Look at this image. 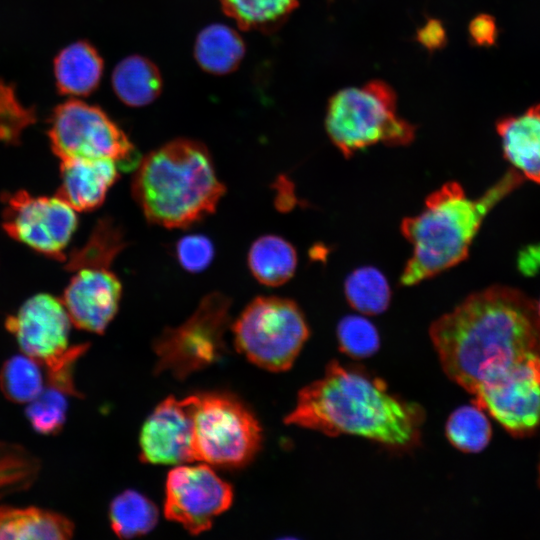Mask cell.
Returning <instances> with one entry per match:
<instances>
[{
    "mask_svg": "<svg viewBox=\"0 0 540 540\" xmlns=\"http://www.w3.org/2000/svg\"><path fill=\"white\" fill-rule=\"evenodd\" d=\"M429 334L445 374L471 394L522 358L540 354L537 304L508 286L469 295L435 320Z\"/></svg>",
    "mask_w": 540,
    "mask_h": 540,
    "instance_id": "cell-1",
    "label": "cell"
},
{
    "mask_svg": "<svg viewBox=\"0 0 540 540\" xmlns=\"http://www.w3.org/2000/svg\"><path fill=\"white\" fill-rule=\"evenodd\" d=\"M423 420V409L392 395L382 379L338 361L300 390L284 419L328 436H359L400 450L419 442Z\"/></svg>",
    "mask_w": 540,
    "mask_h": 540,
    "instance_id": "cell-2",
    "label": "cell"
},
{
    "mask_svg": "<svg viewBox=\"0 0 540 540\" xmlns=\"http://www.w3.org/2000/svg\"><path fill=\"white\" fill-rule=\"evenodd\" d=\"M522 180L519 172L509 170L476 199L454 181L432 192L420 213L401 222V232L413 249L400 283L417 285L465 260L486 215Z\"/></svg>",
    "mask_w": 540,
    "mask_h": 540,
    "instance_id": "cell-3",
    "label": "cell"
},
{
    "mask_svg": "<svg viewBox=\"0 0 540 540\" xmlns=\"http://www.w3.org/2000/svg\"><path fill=\"white\" fill-rule=\"evenodd\" d=\"M208 149L176 139L140 160L132 195L146 219L165 228H185L216 210L225 193Z\"/></svg>",
    "mask_w": 540,
    "mask_h": 540,
    "instance_id": "cell-4",
    "label": "cell"
},
{
    "mask_svg": "<svg viewBox=\"0 0 540 540\" xmlns=\"http://www.w3.org/2000/svg\"><path fill=\"white\" fill-rule=\"evenodd\" d=\"M396 104L395 92L380 80L345 88L328 102L327 134L345 157L377 143L408 145L415 127L397 115Z\"/></svg>",
    "mask_w": 540,
    "mask_h": 540,
    "instance_id": "cell-5",
    "label": "cell"
},
{
    "mask_svg": "<svg viewBox=\"0 0 540 540\" xmlns=\"http://www.w3.org/2000/svg\"><path fill=\"white\" fill-rule=\"evenodd\" d=\"M232 329L237 350L251 363L273 372L293 365L310 333L300 307L277 296L253 299Z\"/></svg>",
    "mask_w": 540,
    "mask_h": 540,
    "instance_id": "cell-6",
    "label": "cell"
},
{
    "mask_svg": "<svg viewBox=\"0 0 540 540\" xmlns=\"http://www.w3.org/2000/svg\"><path fill=\"white\" fill-rule=\"evenodd\" d=\"M195 396V461L226 468L248 464L262 442L261 427L251 411L230 395Z\"/></svg>",
    "mask_w": 540,
    "mask_h": 540,
    "instance_id": "cell-7",
    "label": "cell"
},
{
    "mask_svg": "<svg viewBox=\"0 0 540 540\" xmlns=\"http://www.w3.org/2000/svg\"><path fill=\"white\" fill-rule=\"evenodd\" d=\"M230 305L227 296L212 292L182 325L165 329L153 343L155 372H168L181 380L218 362L226 350Z\"/></svg>",
    "mask_w": 540,
    "mask_h": 540,
    "instance_id": "cell-8",
    "label": "cell"
},
{
    "mask_svg": "<svg viewBox=\"0 0 540 540\" xmlns=\"http://www.w3.org/2000/svg\"><path fill=\"white\" fill-rule=\"evenodd\" d=\"M48 136L60 160L111 159L122 171L136 169L141 160L126 134L103 110L80 100L56 107Z\"/></svg>",
    "mask_w": 540,
    "mask_h": 540,
    "instance_id": "cell-9",
    "label": "cell"
},
{
    "mask_svg": "<svg viewBox=\"0 0 540 540\" xmlns=\"http://www.w3.org/2000/svg\"><path fill=\"white\" fill-rule=\"evenodd\" d=\"M5 232L35 252L65 261L64 253L78 219L75 210L58 197L33 196L25 190L1 195Z\"/></svg>",
    "mask_w": 540,
    "mask_h": 540,
    "instance_id": "cell-10",
    "label": "cell"
},
{
    "mask_svg": "<svg viewBox=\"0 0 540 540\" xmlns=\"http://www.w3.org/2000/svg\"><path fill=\"white\" fill-rule=\"evenodd\" d=\"M233 489L208 464L179 465L166 481L164 514L192 535L210 529L232 504Z\"/></svg>",
    "mask_w": 540,
    "mask_h": 540,
    "instance_id": "cell-11",
    "label": "cell"
},
{
    "mask_svg": "<svg viewBox=\"0 0 540 540\" xmlns=\"http://www.w3.org/2000/svg\"><path fill=\"white\" fill-rule=\"evenodd\" d=\"M513 435H525L540 424V354L528 355L483 384L473 394Z\"/></svg>",
    "mask_w": 540,
    "mask_h": 540,
    "instance_id": "cell-12",
    "label": "cell"
},
{
    "mask_svg": "<svg viewBox=\"0 0 540 540\" xmlns=\"http://www.w3.org/2000/svg\"><path fill=\"white\" fill-rule=\"evenodd\" d=\"M5 326L15 337L22 353L45 366L64 354L68 347L71 320L61 300L47 293L27 299Z\"/></svg>",
    "mask_w": 540,
    "mask_h": 540,
    "instance_id": "cell-13",
    "label": "cell"
},
{
    "mask_svg": "<svg viewBox=\"0 0 540 540\" xmlns=\"http://www.w3.org/2000/svg\"><path fill=\"white\" fill-rule=\"evenodd\" d=\"M196 396L168 397L145 420L139 437L140 458L150 464L182 465L195 461L193 452Z\"/></svg>",
    "mask_w": 540,
    "mask_h": 540,
    "instance_id": "cell-14",
    "label": "cell"
},
{
    "mask_svg": "<svg viewBox=\"0 0 540 540\" xmlns=\"http://www.w3.org/2000/svg\"><path fill=\"white\" fill-rule=\"evenodd\" d=\"M74 272L61 301L75 327L102 334L118 311L121 281L109 268H81Z\"/></svg>",
    "mask_w": 540,
    "mask_h": 540,
    "instance_id": "cell-15",
    "label": "cell"
},
{
    "mask_svg": "<svg viewBox=\"0 0 540 540\" xmlns=\"http://www.w3.org/2000/svg\"><path fill=\"white\" fill-rule=\"evenodd\" d=\"M119 167L111 159L69 158L61 160L56 197L75 211L99 208L119 178Z\"/></svg>",
    "mask_w": 540,
    "mask_h": 540,
    "instance_id": "cell-16",
    "label": "cell"
},
{
    "mask_svg": "<svg viewBox=\"0 0 540 540\" xmlns=\"http://www.w3.org/2000/svg\"><path fill=\"white\" fill-rule=\"evenodd\" d=\"M496 130L504 157L523 177L540 184V103L499 119Z\"/></svg>",
    "mask_w": 540,
    "mask_h": 540,
    "instance_id": "cell-17",
    "label": "cell"
},
{
    "mask_svg": "<svg viewBox=\"0 0 540 540\" xmlns=\"http://www.w3.org/2000/svg\"><path fill=\"white\" fill-rule=\"evenodd\" d=\"M73 532V522L55 511L33 506H0V539L67 540Z\"/></svg>",
    "mask_w": 540,
    "mask_h": 540,
    "instance_id": "cell-18",
    "label": "cell"
},
{
    "mask_svg": "<svg viewBox=\"0 0 540 540\" xmlns=\"http://www.w3.org/2000/svg\"><path fill=\"white\" fill-rule=\"evenodd\" d=\"M103 61L96 49L79 41L62 49L54 61L58 90L65 95L86 96L98 86Z\"/></svg>",
    "mask_w": 540,
    "mask_h": 540,
    "instance_id": "cell-19",
    "label": "cell"
},
{
    "mask_svg": "<svg viewBox=\"0 0 540 540\" xmlns=\"http://www.w3.org/2000/svg\"><path fill=\"white\" fill-rule=\"evenodd\" d=\"M248 266L258 282L277 287L293 277L297 266V253L295 248L280 236H261L249 249Z\"/></svg>",
    "mask_w": 540,
    "mask_h": 540,
    "instance_id": "cell-20",
    "label": "cell"
},
{
    "mask_svg": "<svg viewBox=\"0 0 540 540\" xmlns=\"http://www.w3.org/2000/svg\"><path fill=\"white\" fill-rule=\"evenodd\" d=\"M112 85L122 102L132 107H141L158 97L162 80L159 70L150 60L133 55L115 67Z\"/></svg>",
    "mask_w": 540,
    "mask_h": 540,
    "instance_id": "cell-21",
    "label": "cell"
},
{
    "mask_svg": "<svg viewBox=\"0 0 540 540\" xmlns=\"http://www.w3.org/2000/svg\"><path fill=\"white\" fill-rule=\"evenodd\" d=\"M244 52L240 36L222 24H213L203 29L195 43L197 62L213 74H226L237 68Z\"/></svg>",
    "mask_w": 540,
    "mask_h": 540,
    "instance_id": "cell-22",
    "label": "cell"
},
{
    "mask_svg": "<svg viewBox=\"0 0 540 540\" xmlns=\"http://www.w3.org/2000/svg\"><path fill=\"white\" fill-rule=\"evenodd\" d=\"M126 244L122 229L112 218L99 219L86 243L66 257L64 268L72 272L81 268H110Z\"/></svg>",
    "mask_w": 540,
    "mask_h": 540,
    "instance_id": "cell-23",
    "label": "cell"
},
{
    "mask_svg": "<svg viewBox=\"0 0 540 540\" xmlns=\"http://www.w3.org/2000/svg\"><path fill=\"white\" fill-rule=\"evenodd\" d=\"M112 530L120 538H133L150 532L158 521L157 507L133 490L117 495L109 507Z\"/></svg>",
    "mask_w": 540,
    "mask_h": 540,
    "instance_id": "cell-24",
    "label": "cell"
},
{
    "mask_svg": "<svg viewBox=\"0 0 540 540\" xmlns=\"http://www.w3.org/2000/svg\"><path fill=\"white\" fill-rule=\"evenodd\" d=\"M344 293L348 303L365 315L383 313L391 300V289L386 277L372 266L353 270L345 279Z\"/></svg>",
    "mask_w": 540,
    "mask_h": 540,
    "instance_id": "cell-25",
    "label": "cell"
},
{
    "mask_svg": "<svg viewBox=\"0 0 540 540\" xmlns=\"http://www.w3.org/2000/svg\"><path fill=\"white\" fill-rule=\"evenodd\" d=\"M224 12L246 30H272L287 19L297 0H221Z\"/></svg>",
    "mask_w": 540,
    "mask_h": 540,
    "instance_id": "cell-26",
    "label": "cell"
},
{
    "mask_svg": "<svg viewBox=\"0 0 540 540\" xmlns=\"http://www.w3.org/2000/svg\"><path fill=\"white\" fill-rule=\"evenodd\" d=\"M41 364L26 354L7 359L0 369V390L11 402L25 404L44 389Z\"/></svg>",
    "mask_w": 540,
    "mask_h": 540,
    "instance_id": "cell-27",
    "label": "cell"
},
{
    "mask_svg": "<svg viewBox=\"0 0 540 540\" xmlns=\"http://www.w3.org/2000/svg\"><path fill=\"white\" fill-rule=\"evenodd\" d=\"M445 430L449 442L466 453L482 451L491 438L490 422L476 404L455 410L449 416Z\"/></svg>",
    "mask_w": 540,
    "mask_h": 540,
    "instance_id": "cell-28",
    "label": "cell"
},
{
    "mask_svg": "<svg viewBox=\"0 0 540 540\" xmlns=\"http://www.w3.org/2000/svg\"><path fill=\"white\" fill-rule=\"evenodd\" d=\"M39 471L40 461L31 452L0 441V498L28 489Z\"/></svg>",
    "mask_w": 540,
    "mask_h": 540,
    "instance_id": "cell-29",
    "label": "cell"
},
{
    "mask_svg": "<svg viewBox=\"0 0 540 540\" xmlns=\"http://www.w3.org/2000/svg\"><path fill=\"white\" fill-rule=\"evenodd\" d=\"M67 394L49 386L28 403L26 417L32 428L42 435H56L66 421Z\"/></svg>",
    "mask_w": 540,
    "mask_h": 540,
    "instance_id": "cell-30",
    "label": "cell"
},
{
    "mask_svg": "<svg viewBox=\"0 0 540 540\" xmlns=\"http://www.w3.org/2000/svg\"><path fill=\"white\" fill-rule=\"evenodd\" d=\"M337 339L340 350L355 359L370 357L380 347L376 327L360 315H348L340 320L337 326Z\"/></svg>",
    "mask_w": 540,
    "mask_h": 540,
    "instance_id": "cell-31",
    "label": "cell"
},
{
    "mask_svg": "<svg viewBox=\"0 0 540 540\" xmlns=\"http://www.w3.org/2000/svg\"><path fill=\"white\" fill-rule=\"evenodd\" d=\"M34 120L33 110L22 106L13 89L0 83V142L16 145Z\"/></svg>",
    "mask_w": 540,
    "mask_h": 540,
    "instance_id": "cell-32",
    "label": "cell"
},
{
    "mask_svg": "<svg viewBox=\"0 0 540 540\" xmlns=\"http://www.w3.org/2000/svg\"><path fill=\"white\" fill-rule=\"evenodd\" d=\"M176 257L185 270L200 272L212 262L214 247L211 240L204 235H187L177 242Z\"/></svg>",
    "mask_w": 540,
    "mask_h": 540,
    "instance_id": "cell-33",
    "label": "cell"
},
{
    "mask_svg": "<svg viewBox=\"0 0 540 540\" xmlns=\"http://www.w3.org/2000/svg\"><path fill=\"white\" fill-rule=\"evenodd\" d=\"M88 344L69 347L67 351L51 363L43 366L46 370L49 386L69 396L79 397L74 385L73 370L79 357L85 353Z\"/></svg>",
    "mask_w": 540,
    "mask_h": 540,
    "instance_id": "cell-34",
    "label": "cell"
},
{
    "mask_svg": "<svg viewBox=\"0 0 540 540\" xmlns=\"http://www.w3.org/2000/svg\"><path fill=\"white\" fill-rule=\"evenodd\" d=\"M469 35L476 45H493L497 38L496 21L490 15L479 14L469 24Z\"/></svg>",
    "mask_w": 540,
    "mask_h": 540,
    "instance_id": "cell-35",
    "label": "cell"
},
{
    "mask_svg": "<svg viewBox=\"0 0 540 540\" xmlns=\"http://www.w3.org/2000/svg\"><path fill=\"white\" fill-rule=\"evenodd\" d=\"M445 38V31L437 20L428 21L417 34L418 41L429 50L440 48Z\"/></svg>",
    "mask_w": 540,
    "mask_h": 540,
    "instance_id": "cell-36",
    "label": "cell"
},
{
    "mask_svg": "<svg viewBox=\"0 0 540 540\" xmlns=\"http://www.w3.org/2000/svg\"><path fill=\"white\" fill-rule=\"evenodd\" d=\"M519 267L528 274L536 272L540 268V246L527 247L522 251Z\"/></svg>",
    "mask_w": 540,
    "mask_h": 540,
    "instance_id": "cell-37",
    "label": "cell"
},
{
    "mask_svg": "<svg viewBox=\"0 0 540 540\" xmlns=\"http://www.w3.org/2000/svg\"><path fill=\"white\" fill-rule=\"evenodd\" d=\"M537 308H538V312H539V315H540V301L537 304Z\"/></svg>",
    "mask_w": 540,
    "mask_h": 540,
    "instance_id": "cell-38",
    "label": "cell"
}]
</instances>
